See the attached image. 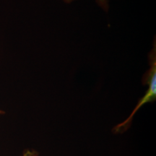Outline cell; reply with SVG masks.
I'll list each match as a JSON object with an SVG mask.
<instances>
[{
    "label": "cell",
    "instance_id": "obj_1",
    "mask_svg": "<svg viewBox=\"0 0 156 156\" xmlns=\"http://www.w3.org/2000/svg\"><path fill=\"white\" fill-rule=\"evenodd\" d=\"M150 61H151V69L146 74V77L144 78V80L148 84V90L145 95L139 101L135 108L128 117V119L121 124H118L114 128L115 133H119L120 132L126 131L129 127L131 124L132 118L135 113L139 110V108L145 103L151 102L155 100L156 98V56H155V45H154V49L150 55Z\"/></svg>",
    "mask_w": 156,
    "mask_h": 156
},
{
    "label": "cell",
    "instance_id": "obj_2",
    "mask_svg": "<svg viewBox=\"0 0 156 156\" xmlns=\"http://www.w3.org/2000/svg\"><path fill=\"white\" fill-rule=\"evenodd\" d=\"M64 1L67 3H70L74 0H64ZM97 2L103 9H108V0H97Z\"/></svg>",
    "mask_w": 156,
    "mask_h": 156
},
{
    "label": "cell",
    "instance_id": "obj_3",
    "mask_svg": "<svg viewBox=\"0 0 156 156\" xmlns=\"http://www.w3.org/2000/svg\"><path fill=\"white\" fill-rule=\"evenodd\" d=\"M23 156H38V154L36 151L28 150L25 152Z\"/></svg>",
    "mask_w": 156,
    "mask_h": 156
},
{
    "label": "cell",
    "instance_id": "obj_4",
    "mask_svg": "<svg viewBox=\"0 0 156 156\" xmlns=\"http://www.w3.org/2000/svg\"><path fill=\"white\" fill-rule=\"evenodd\" d=\"M4 114V112H2V111L0 110V114Z\"/></svg>",
    "mask_w": 156,
    "mask_h": 156
}]
</instances>
